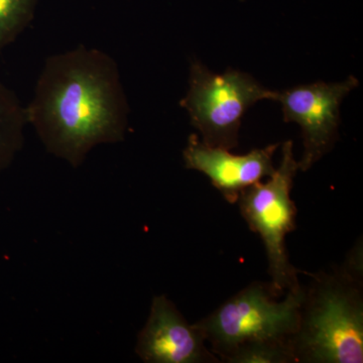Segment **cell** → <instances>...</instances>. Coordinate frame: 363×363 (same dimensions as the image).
<instances>
[{
    "label": "cell",
    "mask_w": 363,
    "mask_h": 363,
    "mask_svg": "<svg viewBox=\"0 0 363 363\" xmlns=\"http://www.w3.org/2000/svg\"><path fill=\"white\" fill-rule=\"evenodd\" d=\"M298 330L291 338L295 363L363 362V245L357 240L341 264L302 271Z\"/></svg>",
    "instance_id": "7a4b0ae2"
},
{
    "label": "cell",
    "mask_w": 363,
    "mask_h": 363,
    "mask_svg": "<svg viewBox=\"0 0 363 363\" xmlns=\"http://www.w3.org/2000/svg\"><path fill=\"white\" fill-rule=\"evenodd\" d=\"M279 143L253 149L245 155L209 147L197 135L189 136L183 150L186 169L207 177L212 186L230 204H236L243 191L274 174V156Z\"/></svg>",
    "instance_id": "ba28073f"
},
{
    "label": "cell",
    "mask_w": 363,
    "mask_h": 363,
    "mask_svg": "<svg viewBox=\"0 0 363 363\" xmlns=\"http://www.w3.org/2000/svg\"><path fill=\"white\" fill-rule=\"evenodd\" d=\"M298 162L292 140L281 145L279 168L267 182H259L241 193L236 204L252 233H257L266 250L269 276L279 296L300 285L301 269L291 264L286 238L297 228V206L291 198Z\"/></svg>",
    "instance_id": "277c9868"
},
{
    "label": "cell",
    "mask_w": 363,
    "mask_h": 363,
    "mask_svg": "<svg viewBox=\"0 0 363 363\" xmlns=\"http://www.w3.org/2000/svg\"><path fill=\"white\" fill-rule=\"evenodd\" d=\"M303 295L300 284L278 301L269 281H252L196 325L222 362L242 344L269 339L291 340L298 330Z\"/></svg>",
    "instance_id": "3957f363"
},
{
    "label": "cell",
    "mask_w": 363,
    "mask_h": 363,
    "mask_svg": "<svg viewBox=\"0 0 363 363\" xmlns=\"http://www.w3.org/2000/svg\"><path fill=\"white\" fill-rule=\"evenodd\" d=\"M26 124L25 106L13 91L0 83V174L23 149Z\"/></svg>",
    "instance_id": "9c48e42d"
},
{
    "label": "cell",
    "mask_w": 363,
    "mask_h": 363,
    "mask_svg": "<svg viewBox=\"0 0 363 363\" xmlns=\"http://www.w3.org/2000/svg\"><path fill=\"white\" fill-rule=\"evenodd\" d=\"M227 363H295L290 340L269 339L242 344L231 351Z\"/></svg>",
    "instance_id": "30bf717a"
},
{
    "label": "cell",
    "mask_w": 363,
    "mask_h": 363,
    "mask_svg": "<svg viewBox=\"0 0 363 363\" xmlns=\"http://www.w3.org/2000/svg\"><path fill=\"white\" fill-rule=\"evenodd\" d=\"M25 111L45 149L73 168L128 133L130 105L116 60L82 45L45 60Z\"/></svg>",
    "instance_id": "6da1fadb"
},
{
    "label": "cell",
    "mask_w": 363,
    "mask_h": 363,
    "mask_svg": "<svg viewBox=\"0 0 363 363\" xmlns=\"http://www.w3.org/2000/svg\"><path fill=\"white\" fill-rule=\"evenodd\" d=\"M199 327L190 324L166 295L154 297L135 353L145 363H219Z\"/></svg>",
    "instance_id": "52a82bcc"
},
{
    "label": "cell",
    "mask_w": 363,
    "mask_h": 363,
    "mask_svg": "<svg viewBox=\"0 0 363 363\" xmlns=\"http://www.w3.org/2000/svg\"><path fill=\"white\" fill-rule=\"evenodd\" d=\"M37 0H0V52L33 20Z\"/></svg>",
    "instance_id": "8fae6325"
},
{
    "label": "cell",
    "mask_w": 363,
    "mask_h": 363,
    "mask_svg": "<svg viewBox=\"0 0 363 363\" xmlns=\"http://www.w3.org/2000/svg\"><path fill=\"white\" fill-rule=\"evenodd\" d=\"M278 91L267 89L250 74L228 69L213 73L193 60L189 90L180 101L191 123L209 147L234 150L240 143V130L248 109L262 100L277 101Z\"/></svg>",
    "instance_id": "5b68a950"
},
{
    "label": "cell",
    "mask_w": 363,
    "mask_h": 363,
    "mask_svg": "<svg viewBox=\"0 0 363 363\" xmlns=\"http://www.w3.org/2000/svg\"><path fill=\"white\" fill-rule=\"evenodd\" d=\"M358 83L350 76L343 82L319 81L278 92L277 101L281 104L284 121L297 123L302 130L300 171H309L333 149L338 138L340 105Z\"/></svg>",
    "instance_id": "8992f818"
}]
</instances>
